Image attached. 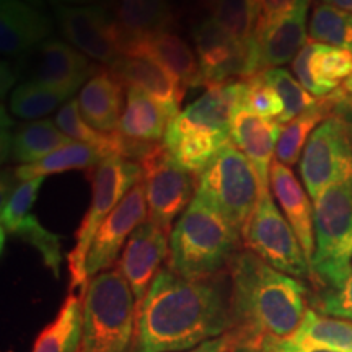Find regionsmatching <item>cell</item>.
<instances>
[{
	"instance_id": "cell-1",
	"label": "cell",
	"mask_w": 352,
	"mask_h": 352,
	"mask_svg": "<svg viewBox=\"0 0 352 352\" xmlns=\"http://www.w3.org/2000/svg\"><path fill=\"white\" fill-rule=\"evenodd\" d=\"M230 290L217 276L160 270L138 307L131 352H183L230 331Z\"/></svg>"
},
{
	"instance_id": "cell-40",
	"label": "cell",
	"mask_w": 352,
	"mask_h": 352,
	"mask_svg": "<svg viewBox=\"0 0 352 352\" xmlns=\"http://www.w3.org/2000/svg\"><path fill=\"white\" fill-rule=\"evenodd\" d=\"M240 346L236 342L233 334L228 331L222 336L214 338V340H209L202 344L192 347V349L183 351V352H239Z\"/></svg>"
},
{
	"instance_id": "cell-36",
	"label": "cell",
	"mask_w": 352,
	"mask_h": 352,
	"mask_svg": "<svg viewBox=\"0 0 352 352\" xmlns=\"http://www.w3.org/2000/svg\"><path fill=\"white\" fill-rule=\"evenodd\" d=\"M212 16L236 41L252 44L259 20L254 0H222Z\"/></svg>"
},
{
	"instance_id": "cell-4",
	"label": "cell",
	"mask_w": 352,
	"mask_h": 352,
	"mask_svg": "<svg viewBox=\"0 0 352 352\" xmlns=\"http://www.w3.org/2000/svg\"><path fill=\"white\" fill-rule=\"evenodd\" d=\"M240 241L239 228L196 195L171 230L168 270L191 279L219 276L240 252Z\"/></svg>"
},
{
	"instance_id": "cell-48",
	"label": "cell",
	"mask_w": 352,
	"mask_h": 352,
	"mask_svg": "<svg viewBox=\"0 0 352 352\" xmlns=\"http://www.w3.org/2000/svg\"><path fill=\"white\" fill-rule=\"evenodd\" d=\"M311 352H334V351H324V349H315V351H311Z\"/></svg>"
},
{
	"instance_id": "cell-28",
	"label": "cell",
	"mask_w": 352,
	"mask_h": 352,
	"mask_svg": "<svg viewBox=\"0 0 352 352\" xmlns=\"http://www.w3.org/2000/svg\"><path fill=\"white\" fill-rule=\"evenodd\" d=\"M82 336V296L69 292L56 318L36 336L32 352H80Z\"/></svg>"
},
{
	"instance_id": "cell-12",
	"label": "cell",
	"mask_w": 352,
	"mask_h": 352,
	"mask_svg": "<svg viewBox=\"0 0 352 352\" xmlns=\"http://www.w3.org/2000/svg\"><path fill=\"white\" fill-rule=\"evenodd\" d=\"M54 13L63 36L90 59L109 67L124 52L120 23L104 6H57Z\"/></svg>"
},
{
	"instance_id": "cell-13",
	"label": "cell",
	"mask_w": 352,
	"mask_h": 352,
	"mask_svg": "<svg viewBox=\"0 0 352 352\" xmlns=\"http://www.w3.org/2000/svg\"><path fill=\"white\" fill-rule=\"evenodd\" d=\"M21 77L54 90L76 94L101 67L91 64L85 54L59 39H47L23 56Z\"/></svg>"
},
{
	"instance_id": "cell-32",
	"label": "cell",
	"mask_w": 352,
	"mask_h": 352,
	"mask_svg": "<svg viewBox=\"0 0 352 352\" xmlns=\"http://www.w3.org/2000/svg\"><path fill=\"white\" fill-rule=\"evenodd\" d=\"M308 36L311 41L352 52V13L328 3H316L308 25Z\"/></svg>"
},
{
	"instance_id": "cell-17",
	"label": "cell",
	"mask_w": 352,
	"mask_h": 352,
	"mask_svg": "<svg viewBox=\"0 0 352 352\" xmlns=\"http://www.w3.org/2000/svg\"><path fill=\"white\" fill-rule=\"evenodd\" d=\"M170 256V235L145 220L132 232L122 250L116 267L129 283L135 297V305H140L148 289L162 270V263Z\"/></svg>"
},
{
	"instance_id": "cell-46",
	"label": "cell",
	"mask_w": 352,
	"mask_h": 352,
	"mask_svg": "<svg viewBox=\"0 0 352 352\" xmlns=\"http://www.w3.org/2000/svg\"><path fill=\"white\" fill-rule=\"evenodd\" d=\"M23 2L30 3V6H33V7H36V8H41V7L46 6L47 0H23Z\"/></svg>"
},
{
	"instance_id": "cell-7",
	"label": "cell",
	"mask_w": 352,
	"mask_h": 352,
	"mask_svg": "<svg viewBox=\"0 0 352 352\" xmlns=\"http://www.w3.org/2000/svg\"><path fill=\"white\" fill-rule=\"evenodd\" d=\"M91 183V202L82 223L76 232V246L67 254L70 287L69 292L87 289V258L100 227L109 214L118 208L127 192L144 179V170L138 162L122 157H108L88 170Z\"/></svg>"
},
{
	"instance_id": "cell-29",
	"label": "cell",
	"mask_w": 352,
	"mask_h": 352,
	"mask_svg": "<svg viewBox=\"0 0 352 352\" xmlns=\"http://www.w3.org/2000/svg\"><path fill=\"white\" fill-rule=\"evenodd\" d=\"M334 104H336V91L320 98V103L315 108L308 109L296 120L283 126L279 140H277L276 160L285 166L296 165L302 158L303 148L314 131L333 114Z\"/></svg>"
},
{
	"instance_id": "cell-38",
	"label": "cell",
	"mask_w": 352,
	"mask_h": 352,
	"mask_svg": "<svg viewBox=\"0 0 352 352\" xmlns=\"http://www.w3.org/2000/svg\"><path fill=\"white\" fill-rule=\"evenodd\" d=\"M316 307L323 315L352 321V270L340 289L321 292Z\"/></svg>"
},
{
	"instance_id": "cell-26",
	"label": "cell",
	"mask_w": 352,
	"mask_h": 352,
	"mask_svg": "<svg viewBox=\"0 0 352 352\" xmlns=\"http://www.w3.org/2000/svg\"><path fill=\"white\" fill-rule=\"evenodd\" d=\"M77 101L83 120L91 127L107 134L120 129L124 113V85L109 72L108 67H101L83 85Z\"/></svg>"
},
{
	"instance_id": "cell-35",
	"label": "cell",
	"mask_w": 352,
	"mask_h": 352,
	"mask_svg": "<svg viewBox=\"0 0 352 352\" xmlns=\"http://www.w3.org/2000/svg\"><path fill=\"white\" fill-rule=\"evenodd\" d=\"M8 236H19V239L25 240L26 243L32 245L33 248L41 254L44 266L54 274V277H59L60 261H63L60 239L56 233L44 228L33 212L25 215V217L12 228L10 235Z\"/></svg>"
},
{
	"instance_id": "cell-34",
	"label": "cell",
	"mask_w": 352,
	"mask_h": 352,
	"mask_svg": "<svg viewBox=\"0 0 352 352\" xmlns=\"http://www.w3.org/2000/svg\"><path fill=\"white\" fill-rule=\"evenodd\" d=\"M261 74L266 78V82L277 91L280 100H283L284 111L280 114L279 120H277L279 124L285 126L287 122L296 120L297 116H300L308 109L315 108L320 103V98L308 94L305 88L302 87V83L297 78H294L287 69L274 67L263 70Z\"/></svg>"
},
{
	"instance_id": "cell-16",
	"label": "cell",
	"mask_w": 352,
	"mask_h": 352,
	"mask_svg": "<svg viewBox=\"0 0 352 352\" xmlns=\"http://www.w3.org/2000/svg\"><path fill=\"white\" fill-rule=\"evenodd\" d=\"M147 214L145 186L140 182L127 192L96 233L87 258L88 279L109 270L118 261L122 246H126L132 232L147 220Z\"/></svg>"
},
{
	"instance_id": "cell-20",
	"label": "cell",
	"mask_w": 352,
	"mask_h": 352,
	"mask_svg": "<svg viewBox=\"0 0 352 352\" xmlns=\"http://www.w3.org/2000/svg\"><path fill=\"white\" fill-rule=\"evenodd\" d=\"M283 124L276 120L258 116L256 113L246 109L243 104L236 109L230 126L232 142L245 153L252 162L258 175L259 191L270 189V175L272 157L276 155L277 140H279Z\"/></svg>"
},
{
	"instance_id": "cell-42",
	"label": "cell",
	"mask_w": 352,
	"mask_h": 352,
	"mask_svg": "<svg viewBox=\"0 0 352 352\" xmlns=\"http://www.w3.org/2000/svg\"><path fill=\"white\" fill-rule=\"evenodd\" d=\"M52 6H96L101 0H47Z\"/></svg>"
},
{
	"instance_id": "cell-31",
	"label": "cell",
	"mask_w": 352,
	"mask_h": 352,
	"mask_svg": "<svg viewBox=\"0 0 352 352\" xmlns=\"http://www.w3.org/2000/svg\"><path fill=\"white\" fill-rule=\"evenodd\" d=\"M104 158L108 157H104V153H101L98 148L74 140V142L57 148L51 155L36 162V164L16 166L12 170V173L19 182L33 179L38 176L46 178L50 175L64 173V171L70 170H90L100 162H103Z\"/></svg>"
},
{
	"instance_id": "cell-8",
	"label": "cell",
	"mask_w": 352,
	"mask_h": 352,
	"mask_svg": "<svg viewBox=\"0 0 352 352\" xmlns=\"http://www.w3.org/2000/svg\"><path fill=\"white\" fill-rule=\"evenodd\" d=\"M196 195L226 215L241 233L259 197L256 170L235 144L228 142L197 175Z\"/></svg>"
},
{
	"instance_id": "cell-25",
	"label": "cell",
	"mask_w": 352,
	"mask_h": 352,
	"mask_svg": "<svg viewBox=\"0 0 352 352\" xmlns=\"http://www.w3.org/2000/svg\"><path fill=\"white\" fill-rule=\"evenodd\" d=\"M315 349L352 352V321L323 314L318 315L315 310H308L302 327L292 338L271 342L263 351L311 352Z\"/></svg>"
},
{
	"instance_id": "cell-37",
	"label": "cell",
	"mask_w": 352,
	"mask_h": 352,
	"mask_svg": "<svg viewBox=\"0 0 352 352\" xmlns=\"http://www.w3.org/2000/svg\"><path fill=\"white\" fill-rule=\"evenodd\" d=\"M246 83V90L243 96V107L250 111L256 113L258 116L267 118V120H279L284 111V104L280 96L272 88L263 74L243 78Z\"/></svg>"
},
{
	"instance_id": "cell-10",
	"label": "cell",
	"mask_w": 352,
	"mask_h": 352,
	"mask_svg": "<svg viewBox=\"0 0 352 352\" xmlns=\"http://www.w3.org/2000/svg\"><path fill=\"white\" fill-rule=\"evenodd\" d=\"M139 165L144 170L148 220L171 235L175 219L195 199L197 176L176 164L164 142L153 144Z\"/></svg>"
},
{
	"instance_id": "cell-45",
	"label": "cell",
	"mask_w": 352,
	"mask_h": 352,
	"mask_svg": "<svg viewBox=\"0 0 352 352\" xmlns=\"http://www.w3.org/2000/svg\"><path fill=\"white\" fill-rule=\"evenodd\" d=\"M341 90H342V94L347 96V98L352 100V76L349 78H346L344 82H342Z\"/></svg>"
},
{
	"instance_id": "cell-2",
	"label": "cell",
	"mask_w": 352,
	"mask_h": 352,
	"mask_svg": "<svg viewBox=\"0 0 352 352\" xmlns=\"http://www.w3.org/2000/svg\"><path fill=\"white\" fill-rule=\"evenodd\" d=\"M230 315L240 349L263 351L292 338L308 311L305 284L277 271L258 254L241 250L228 263Z\"/></svg>"
},
{
	"instance_id": "cell-39",
	"label": "cell",
	"mask_w": 352,
	"mask_h": 352,
	"mask_svg": "<svg viewBox=\"0 0 352 352\" xmlns=\"http://www.w3.org/2000/svg\"><path fill=\"white\" fill-rule=\"evenodd\" d=\"M254 2H256L258 13H259V20H258V26H259L277 19V16H280L283 13L287 12L289 8L296 3V0H254Z\"/></svg>"
},
{
	"instance_id": "cell-6",
	"label": "cell",
	"mask_w": 352,
	"mask_h": 352,
	"mask_svg": "<svg viewBox=\"0 0 352 352\" xmlns=\"http://www.w3.org/2000/svg\"><path fill=\"white\" fill-rule=\"evenodd\" d=\"M316 287L340 289L352 270V178L328 188L314 201Z\"/></svg>"
},
{
	"instance_id": "cell-22",
	"label": "cell",
	"mask_w": 352,
	"mask_h": 352,
	"mask_svg": "<svg viewBox=\"0 0 352 352\" xmlns=\"http://www.w3.org/2000/svg\"><path fill=\"white\" fill-rule=\"evenodd\" d=\"M52 34V21L39 8L23 0H0V51L19 57Z\"/></svg>"
},
{
	"instance_id": "cell-47",
	"label": "cell",
	"mask_w": 352,
	"mask_h": 352,
	"mask_svg": "<svg viewBox=\"0 0 352 352\" xmlns=\"http://www.w3.org/2000/svg\"><path fill=\"white\" fill-rule=\"evenodd\" d=\"M239 352H266V351H252V349H240Z\"/></svg>"
},
{
	"instance_id": "cell-43",
	"label": "cell",
	"mask_w": 352,
	"mask_h": 352,
	"mask_svg": "<svg viewBox=\"0 0 352 352\" xmlns=\"http://www.w3.org/2000/svg\"><path fill=\"white\" fill-rule=\"evenodd\" d=\"M220 2H222V0H196V6L199 10L208 12L210 15H214L215 10H217L220 6Z\"/></svg>"
},
{
	"instance_id": "cell-30",
	"label": "cell",
	"mask_w": 352,
	"mask_h": 352,
	"mask_svg": "<svg viewBox=\"0 0 352 352\" xmlns=\"http://www.w3.org/2000/svg\"><path fill=\"white\" fill-rule=\"evenodd\" d=\"M118 23L124 38V47L160 30H168L171 26L168 0H121Z\"/></svg>"
},
{
	"instance_id": "cell-3",
	"label": "cell",
	"mask_w": 352,
	"mask_h": 352,
	"mask_svg": "<svg viewBox=\"0 0 352 352\" xmlns=\"http://www.w3.org/2000/svg\"><path fill=\"white\" fill-rule=\"evenodd\" d=\"M245 90L243 78L214 83L170 121L164 144L176 164L197 176L232 142L230 126L236 109L243 104Z\"/></svg>"
},
{
	"instance_id": "cell-19",
	"label": "cell",
	"mask_w": 352,
	"mask_h": 352,
	"mask_svg": "<svg viewBox=\"0 0 352 352\" xmlns=\"http://www.w3.org/2000/svg\"><path fill=\"white\" fill-rule=\"evenodd\" d=\"M292 69L308 94L323 98L352 76V52L310 39L296 56Z\"/></svg>"
},
{
	"instance_id": "cell-18",
	"label": "cell",
	"mask_w": 352,
	"mask_h": 352,
	"mask_svg": "<svg viewBox=\"0 0 352 352\" xmlns=\"http://www.w3.org/2000/svg\"><path fill=\"white\" fill-rule=\"evenodd\" d=\"M109 72L127 88L144 91L160 103L171 116H178L186 87L168 69L148 56L122 54L108 67Z\"/></svg>"
},
{
	"instance_id": "cell-5",
	"label": "cell",
	"mask_w": 352,
	"mask_h": 352,
	"mask_svg": "<svg viewBox=\"0 0 352 352\" xmlns=\"http://www.w3.org/2000/svg\"><path fill=\"white\" fill-rule=\"evenodd\" d=\"M135 315V297L118 267L91 277L82 292L80 352H131Z\"/></svg>"
},
{
	"instance_id": "cell-21",
	"label": "cell",
	"mask_w": 352,
	"mask_h": 352,
	"mask_svg": "<svg viewBox=\"0 0 352 352\" xmlns=\"http://www.w3.org/2000/svg\"><path fill=\"white\" fill-rule=\"evenodd\" d=\"M70 142L74 140L54 121L15 124L2 108V162L13 160L21 165H32Z\"/></svg>"
},
{
	"instance_id": "cell-23",
	"label": "cell",
	"mask_w": 352,
	"mask_h": 352,
	"mask_svg": "<svg viewBox=\"0 0 352 352\" xmlns=\"http://www.w3.org/2000/svg\"><path fill=\"white\" fill-rule=\"evenodd\" d=\"M271 192L280 206L285 219L296 232L303 253L311 266L315 254V210L300 182L289 166L274 160L270 175Z\"/></svg>"
},
{
	"instance_id": "cell-41",
	"label": "cell",
	"mask_w": 352,
	"mask_h": 352,
	"mask_svg": "<svg viewBox=\"0 0 352 352\" xmlns=\"http://www.w3.org/2000/svg\"><path fill=\"white\" fill-rule=\"evenodd\" d=\"M333 114H338V116L346 122L352 140V100L347 98V96L342 94L341 87L336 90V104H334Z\"/></svg>"
},
{
	"instance_id": "cell-27",
	"label": "cell",
	"mask_w": 352,
	"mask_h": 352,
	"mask_svg": "<svg viewBox=\"0 0 352 352\" xmlns=\"http://www.w3.org/2000/svg\"><path fill=\"white\" fill-rule=\"evenodd\" d=\"M171 120L173 116L160 103L144 91L127 88L126 108L118 132L134 142L158 144L165 139Z\"/></svg>"
},
{
	"instance_id": "cell-24",
	"label": "cell",
	"mask_w": 352,
	"mask_h": 352,
	"mask_svg": "<svg viewBox=\"0 0 352 352\" xmlns=\"http://www.w3.org/2000/svg\"><path fill=\"white\" fill-rule=\"evenodd\" d=\"M122 54L152 57L168 69L186 88L202 85L199 60L189 44L170 28L129 43Z\"/></svg>"
},
{
	"instance_id": "cell-15",
	"label": "cell",
	"mask_w": 352,
	"mask_h": 352,
	"mask_svg": "<svg viewBox=\"0 0 352 352\" xmlns=\"http://www.w3.org/2000/svg\"><path fill=\"white\" fill-rule=\"evenodd\" d=\"M311 0H296L287 12L259 25L250 44L252 77L296 59L307 41V15Z\"/></svg>"
},
{
	"instance_id": "cell-9",
	"label": "cell",
	"mask_w": 352,
	"mask_h": 352,
	"mask_svg": "<svg viewBox=\"0 0 352 352\" xmlns=\"http://www.w3.org/2000/svg\"><path fill=\"white\" fill-rule=\"evenodd\" d=\"M246 250L258 254L277 271L314 283L311 266L296 232L276 206L270 189H261L252 217L241 232Z\"/></svg>"
},
{
	"instance_id": "cell-11",
	"label": "cell",
	"mask_w": 352,
	"mask_h": 352,
	"mask_svg": "<svg viewBox=\"0 0 352 352\" xmlns=\"http://www.w3.org/2000/svg\"><path fill=\"white\" fill-rule=\"evenodd\" d=\"M298 166L308 196L314 201L328 188L352 178V140L346 122L338 114L328 116L314 131Z\"/></svg>"
},
{
	"instance_id": "cell-44",
	"label": "cell",
	"mask_w": 352,
	"mask_h": 352,
	"mask_svg": "<svg viewBox=\"0 0 352 352\" xmlns=\"http://www.w3.org/2000/svg\"><path fill=\"white\" fill-rule=\"evenodd\" d=\"M323 3H328V6L352 13V0H323Z\"/></svg>"
},
{
	"instance_id": "cell-33",
	"label": "cell",
	"mask_w": 352,
	"mask_h": 352,
	"mask_svg": "<svg viewBox=\"0 0 352 352\" xmlns=\"http://www.w3.org/2000/svg\"><path fill=\"white\" fill-rule=\"evenodd\" d=\"M72 94L54 90L34 82L16 85L10 96V111L21 120H38L67 103Z\"/></svg>"
},
{
	"instance_id": "cell-14",
	"label": "cell",
	"mask_w": 352,
	"mask_h": 352,
	"mask_svg": "<svg viewBox=\"0 0 352 352\" xmlns=\"http://www.w3.org/2000/svg\"><path fill=\"white\" fill-rule=\"evenodd\" d=\"M202 85L252 77L250 46L236 41L212 15L197 21L192 28Z\"/></svg>"
}]
</instances>
